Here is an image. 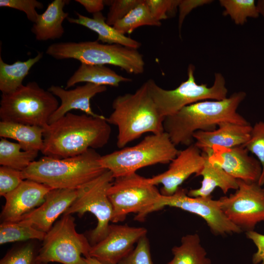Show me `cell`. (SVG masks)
<instances>
[{
  "instance_id": "6da1fadb",
  "label": "cell",
  "mask_w": 264,
  "mask_h": 264,
  "mask_svg": "<svg viewBox=\"0 0 264 264\" xmlns=\"http://www.w3.org/2000/svg\"><path fill=\"white\" fill-rule=\"evenodd\" d=\"M111 132L110 124L103 115L95 117L69 112L44 129L41 152L58 159L77 156L90 149L104 147Z\"/></svg>"
},
{
  "instance_id": "7a4b0ae2",
  "label": "cell",
  "mask_w": 264,
  "mask_h": 264,
  "mask_svg": "<svg viewBox=\"0 0 264 264\" xmlns=\"http://www.w3.org/2000/svg\"><path fill=\"white\" fill-rule=\"evenodd\" d=\"M246 96L245 92H235L221 100H207L187 106L176 113L165 117L164 131L176 146L194 143L198 131H212L223 122L250 124L237 111Z\"/></svg>"
},
{
  "instance_id": "3957f363",
  "label": "cell",
  "mask_w": 264,
  "mask_h": 264,
  "mask_svg": "<svg viewBox=\"0 0 264 264\" xmlns=\"http://www.w3.org/2000/svg\"><path fill=\"white\" fill-rule=\"evenodd\" d=\"M113 111L107 120L116 126V145L123 148L145 133L164 132V118L160 114L145 82L134 93L116 97L112 104Z\"/></svg>"
},
{
  "instance_id": "277c9868",
  "label": "cell",
  "mask_w": 264,
  "mask_h": 264,
  "mask_svg": "<svg viewBox=\"0 0 264 264\" xmlns=\"http://www.w3.org/2000/svg\"><path fill=\"white\" fill-rule=\"evenodd\" d=\"M101 157L92 149L62 159L44 156L32 162L22 171L23 176L51 189L77 190L107 170L100 163Z\"/></svg>"
},
{
  "instance_id": "5b68a950",
  "label": "cell",
  "mask_w": 264,
  "mask_h": 264,
  "mask_svg": "<svg viewBox=\"0 0 264 264\" xmlns=\"http://www.w3.org/2000/svg\"><path fill=\"white\" fill-rule=\"evenodd\" d=\"M45 53L57 60L73 59L83 64L112 65L130 74H142L145 69L143 55L137 49L97 41L54 43Z\"/></svg>"
},
{
  "instance_id": "8992f818",
  "label": "cell",
  "mask_w": 264,
  "mask_h": 264,
  "mask_svg": "<svg viewBox=\"0 0 264 264\" xmlns=\"http://www.w3.org/2000/svg\"><path fill=\"white\" fill-rule=\"evenodd\" d=\"M178 151L164 132L152 133L134 146L101 156L100 161L102 167L110 171L115 178L136 173L144 167L170 163Z\"/></svg>"
},
{
  "instance_id": "52a82bcc",
  "label": "cell",
  "mask_w": 264,
  "mask_h": 264,
  "mask_svg": "<svg viewBox=\"0 0 264 264\" xmlns=\"http://www.w3.org/2000/svg\"><path fill=\"white\" fill-rule=\"evenodd\" d=\"M59 106L55 96L36 82H30L11 93L1 94L0 118L45 129Z\"/></svg>"
},
{
  "instance_id": "ba28073f",
  "label": "cell",
  "mask_w": 264,
  "mask_h": 264,
  "mask_svg": "<svg viewBox=\"0 0 264 264\" xmlns=\"http://www.w3.org/2000/svg\"><path fill=\"white\" fill-rule=\"evenodd\" d=\"M195 70V66L190 64L187 68V79L171 90L161 88L153 79L146 81L150 94L164 118L192 104L207 100H221L227 97L225 80L221 73H215L214 83L208 87L207 84L196 82Z\"/></svg>"
},
{
  "instance_id": "9c48e42d",
  "label": "cell",
  "mask_w": 264,
  "mask_h": 264,
  "mask_svg": "<svg viewBox=\"0 0 264 264\" xmlns=\"http://www.w3.org/2000/svg\"><path fill=\"white\" fill-rule=\"evenodd\" d=\"M92 245L76 230L74 218L64 214L45 234L35 262L62 264H86Z\"/></svg>"
},
{
  "instance_id": "30bf717a",
  "label": "cell",
  "mask_w": 264,
  "mask_h": 264,
  "mask_svg": "<svg viewBox=\"0 0 264 264\" xmlns=\"http://www.w3.org/2000/svg\"><path fill=\"white\" fill-rule=\"evenodd\" d=\"M161 195L148 178L136 173L114 178L108 191L113 210L111 222L122 221L130 213L137 214L135 220L143 221Z\"/></svg>"
},
{
  "instance_id": "8fae6325",
  "label": "cell",
  "mask_w": 264,
  "mask_h": 264,
  "mask_svg": "<svg viewBox=\"0 0 264 264\" xmlns=\"http://www.w3.org/2000/svg\"><path fill=\"white\" fill-rule=\"evenodd\" d=\"M114 178L107 170L101 175L77 190V196L71 206L64 213L80 216L87 212L92 214L97 220L96 226L90 232L89 240L94 245L107 235L110 222H111L113 210L108 191Z\"/></svg>"
},
{
  "instance_id": "7c38bea8",
  "label": "cell",
  "mask_w": 264,
  "mask_h": 264,
  "mask_svg": "<svg viewBox=\"0 0 264 264\" xmlns=\"http://www.w3.org/2000/svg\"><path fill=\"white\" fill-rule=\"evenodd\" d=\"M238 188L233 194L218 200L227 219L242 231L254 230L264 221V188L258 182L238 179Z\"/></svg>"
},
{
  "instance_id": "4fadbf2b",
  "label": "cell",
  "mask_w": 264,
  "mask_h": 264,
  "mask_svg": "<svg viewBox=\"0 0 264 264\" xmlns=\"http://www.w3.org/2000/svg\"><path fill=\"white\" fill-rule=\"evenodd\" d=\"M188 191L180 187L172 195L162 194L152 207L149 214L166 206L176 207L202 218L210 231L216 235L240 233L242 231L231 222L220 209L219 200L211 196L207 197H192Z\"/></svg>"
},
{
  "instance_id": "5bb4252c",
  "label": "cell",
  "mask_w": 264,
  "mask_h": 264,
  "mask_svg": "<svg viewBox=\"0 0 264 264\" xmlns=\"http://www.w3.org/2000/svg\"><path fill=\"white\" fill-rule=\"evenodd\" d=\"M147 233V230L143 227L110 224L107 236L91 246L89 257L102 264H119Z\"/></svg>"
},
{
  "instance_id": "9a60e30c",
  "label": "cell",
  "mask_w": 264,
  "mask_h": 264,
  "mask_svg": "<svg viewBox=\"0 0 264 264\" xmlns=\"http://www.w3.org/2000/svg\"><path fill=\"white\" fill-rule=\"evenodd\" d=\"M205 159V154L193 143L178 151L166 171L148 178V180L155 186L161 184L160 193L162 195H172L191 176L195 174L197 176Z\"/></svg>"
},
{
  "instance_id": "2e32d148",
  "label": "cell",
  "mask_w": 264,
  "mask_h": 264,
  "mask_svg": "<svg viewBox=\"0 0 264 264\" xmlns=\"http://www.w3.org/2000/svg\"><path fill=\"white\" fill-rule=\"evenodd\" d=\"M202 152L211 163L219 166L237 179L257 182L260 179L261 164L257 159L249 154L243 146L232 148L214 146L210 150Z\"/></svg>"
},
{
  "instance_id": "e0dca14e",
  "label": "cell",
  "mask_w": 264,
  "mask_h": 264,
  "mask_svg": "<svg viewBox=\"0 0 264 264\" xmlns=\"http://www.w3.org/2000/svg\"><path fill=\"white\" fill-rule=\"evenodd\" d=\"M51 190L47 186L24 179L15 190L5 195L0 214L3 221H19L26 214L40 206Z\"/></svg>"
},
{
  "instance_id": "ac0fdd59",
  "label": "cell",
  "mask_w": 264,
  "mask_h": 264,
  "mask_svg": "<svg viewBox=\"0 0 264 264\" xmlns=\"http://www.w3.org/2000/svg\"><path fill=\"white\" fill-rule=\"evenodd\" d=\"M76 196L77 190L51 189L47 194L44 201L25 215L19 222L46 233L57 219L71 206Z\"/></svg>"
},
{
  "instance_id": "d6986e66",
  "label": "cell",
  "mask_w": 264,
  "mask_h": 264,
  "mask_svg": "<svg viewBox=\"0 0 264 264\" xmlns=\"http://www.w3.org/2000/svg\"><path fill=\"white\" fill-rule=\"evenodd\" d=\"M47 90L61 100V104L51 116L49 124L57 121L72 110H79L85 114L93 117H101L94 113L90 106V100L96 95L105 92L107 87L91 83H86L75 88L67 90L58 86L52 85Z\"/></svg>"
},
{
  "instance_id": "ffe728a7",
  "label": "cell",
  "mask_w": 264,
  "mask_h": 264,
  "mask_svg": "<svg viewBox=\"0 0 264 264\" xmlns=\"http://www.w3.org/2000/svg\"><path fill=\"white\" fill-rule=\"evenodd\" d=\"M252 126L231 122L220 123L212 131H198L193 137L194 144L201 151L211 150L214 146L232 148L243 146L249 139Z\"/></svg>"
},
{
  "instance_id": "44dd1931",
  "label": "cell",
  "mask_w": 264,
  "mask_h": 264,
  "mask_svg": "<svg viewBox=\"0 0 264 264\" xmlns=\"http://www.w3.org/2000/svg\"><path fill=\"white\" fill-rule=\"evenodd\" d=\"M66 0H54L48 4L46 10L39 14L31 30L39 41H46L61 38L65 33L63 22L68 17L64 11L69 2Z\"/></svg>"
},
{
  "instance_id": "7402d4cb",
  "label": "cell",
  "mask_w": 264,
  "mask_h": 264,
  "mask_svg": "<svg viewBox=\"0 0 264 264\" xmlns=\"http://www.w3.org/2000/svg\"><path fill=\"white\" fill-rule=\"evenodd\" d=\"M75 13L77 18L68 17L66 19L68 22L82 25L96 32L98 34L97 41H101L103 44H119L136 49L141 45L140 42L121 33L113 26L109 25L106 22V17L101 12L93 14L91 18L77 12Z\"/></svg>"
},
{
  "instance_id": "603a6c76",
  "label": "cell",
  "mask_w": 264,
  "mask_h": 264,
  "mask_svg": "<svg viewBox=\"0 0 264 264\" xmlns=\"http://www.w3.org/2000/svg\"><path fill=\"white\" fill-rule=\"evenodd\" d=\"M204 154L206 156L205 163L197 175L202 177L201 186L198 189H191L188 191V195L192 197H207L211 196L216 188H220L224 194L230 190H237L238 188V179L219 166L211 163L206 155Z\"/></svg>"
},
{
  "instance_id": "cb8c5ba5",
  "label": "cell",
  "mask_w": 264,
  "mask_h": 264,
  "mask_svg": "<svg viewBox=\"0 0 264 264\" xmlns=\"http://www.w3.org/2000/svg\"><path fill=\"white\" fill-rule=\"evenodd\" d=\"M132 81L131 79L119 75L105 66L81 63L67 81L65 88L67 89L82 82L117 87L121 83Z\"/></svg>"
},
{
  "instance_id": "d4e9b609",
  "label": "cell",
  "mask_w": 264,
  "mask_h": 264,
  "mask_svg": "<svg viewBox=\"0 0 264 264\" xmlns=\"http://www.w3.org/2000/svg\"><path fill=\"white\" fill-rule=\"evenodd\" d=\"M44 129L36 126L0 121V136L18 141L22 150L41 151Z\"/></svg>"
},
{
  "instance_id": "484cf974",
  "label": "cell",
  "mask_w": 264,
  "mask_h": 264,
  "mask_svg": "<svg viewBox=\"0 0 264 264\" xmlns=\"http://www.w3.org/2000/svg\"><path fill=\"white\" fill-rule=\"evenodd\" d=\"M39 52L34 58L25 61L17 60L12 64L5 63L0 57V90L2 94L11 93L22 86L32 66L43 57Z\"/></svg>"
},
{
  "instance_id": "4316f807",
  "label": "cell",
  "mask_w": 264,
  "mask_h": 264,
  "mask_svg": "<svg viewBox=\"0 0 264 264\" xmlns=\"http://www.w3.org/2000/svg\"><path fill=\"white\" fill-rule=\"evenodd\" d=\"M172 252L173 257L167 264H211L197 233L183 236L180 244L174 246Z\"/></svg>"
},
{
  "instance_id": "83f0119b",
  "label": "cell",
  "mask_w": 264,
  "mask_h": 264,
  "mask_svg": "<svg viewBox=\"0 0 264 264\" xmlns=\"http://www.w3.org/2000/svg\"><path fill=\"white\" fill-rule=\"evenodd\" d=\"M38 151L22 150L18 143L12 142L6 138L0 140V164L23 171L35 161Z\"/></svg>"
},
{
  "instance_id": "f1b7e54d",
  "label": "cell",
  "mask_w": 264,
  "mask_h": 264,
  "mask_svg": "<svg viewBox=\"0 0 264 264\" xmlns=\"http://www.w3.org/2000/svg\"><path fill=\"white\" fill-rule=\"evenodd\" d=\"M161 22L156 20L149 11L144 0L131 10L122 19L113 25L121 33L131 34L136 28L142 26H160Z\"/></svg>"
},
{
  "instance_id": "f546056e",
  "label": "cell",
  "mask_w": 264,
  "mask_h": 264,
  "mask_svg": "<svg viewBox=\"0 0 264 264\" xmlns=\"http://www.w3.org/2000/svg\"><path fill=\"white\" fill-rule=\"evenodd\" d=\"M45 233L19 221H3L0 225V244L29 240L43 241Z\"/></svg>"
},
{
  "instance_id": "4dcf8cb0",
  "label": "cell",
  "mask_w": 264,
  "mask_h": 264,
  "mask_svg": "<svg viewBox=\"0 0 264 264\" xmlns=\"http://www.w3.org/2000/svg\"><path fill=\"white\" fill-rule=\"evenodd\" d=\"M219 2L224 9L223 15L229 16L237 25H243L248 18L260 15L254 0H220Z\"/></svg>"
},
{
  "instance_id": "1f68e13d",
  "label": "cell",
  "mask_w": 264,
  "mask_h": 264,
  "mask_svg": "<svg viewBox=\"0 0 264 264\" xmlns=\"http://www.w3.org/2000/svg\"><path fill=\"white\" fill-rule=\"evenodd\" d=\"M249 152L254 154L262 167V173L258 184L264 185V121H259L252 126L250 136L243 145Z\"/></svg>"
},
{
  "instance_id": "d6a6232c",
  "label": "cell",
  "mask_w": 264,
  "mask_h": 264,
  "mask_svg": "<svg viewBox=\"0 0 264 264\" xmlns=\"http://www.w3.org/2000/svg\"><path fill=\"white\" fill-rule=\"evenodd\" d=\"M37 252L34 245L25 244L8 251L0 260V264H33Z\"/></svg>"
},
{
  "instance_id": "836d02e7",
  "label": "cell",
  "mask_w": 264,
  "mask_h": 264,
  "mask_svg": "<svg viewBox=\"0 0 264 264\" xmlns=\"http://www.w3.org/2000/svg\"><path fill=\"white\" fill-rule=\"evenodd\" d=\"M153 16L161 21L176 14L180 0H144Z\"/></svg>"
},
{
  "instance_id": "e575fe53",
  "label": "cell",
  "mask_w": 264,
  "mask_h": 264,
  "mask_svg": "<svg viewBox=\"0 0 264 264\" xmlns=\"http://www.w3.org/2000/svg\"><path fill=\"white\" fill-rule=\"evenodd\" d=\"M142 0H114L108 1L110 8L106 17V22L113 26L122 19Z\"/></svg>"
},
{
  "instance_id": "d590c367",
  "label": "cell",
  "mask_w": 264,
  "mask_h": 264,
  "mask_svg": "<svg viewBox=\"0 0 264 264\" xmlns=\"http://www.w3.org/2000/svg\"><path fill=\"white\" fill-rule=\"evenodd\" d=\"M24 180L22 171L1 166L0 195L4 197L17 188Z\"/></svg>"
},
{
  "instance_id": "8d00e7d4",
  "label": "cell",
  "mask_w": 264,
  "mask_h": 264,
  "mask_svg": "<svg viewBox=\"0 0 264 264\" xmlns=\"http://www.w3.org/2000/svg\"><path fill=\"white\" fill-rule=\"evenodd\" d=\"M119 264H153L147 235L140 238L132 252Z\"/></svg>"
},
{
  "instance_id": "74e56055",
  "label": "cell",
  "mask_w": 264,
  "mask_h": 264,
  "mask_svg": "<svg viewBox=\"0 0 264 264\" xmlns=\"http://www.w3.org/2000/svg\"><path fill=\"white\" fill-rule=\"evenodd\" d=\"M0 7H9L22 11L29 21L35 23L39 15L36 9H43L44 5L36 0H0Z\"/></svg>"
},
{
  "instance_id": "f35d334b",
  "label": "cell",
  "mask_w": 264,
  "mask_h": 264,
  "mask_svg": "<svg viewBox=\"0 0 264 264\" xmlns=\"http://www.w3.org/2000/svg\"><path fill=\"white\" fill-rule=\"evenodd\" d=\"M212 1L211 0H180L178 7L179 34L185 18L194 9Z\"/></svg>"
},
{
  "instance_id": "ab89813d",
  "label": "cell",
  "mask_w": 264,
  "mask_h": 264,
  "mask_svg": "<svg viewBox=\"0 0 264 264\" xmlns=\"http://www.w3.org/2000/svg\"><path fill=\"white\" fill-rule=\"evenodd\" d=\"M247 238L251 240L257 247V250L252 256L253 264H264V235L254 230L246 232Z\"/></svg>"
},
{
  "instance_id": "60d3db41",
  "label": "cell",
  "mask_w": 264,
  "mask_h": 264,
  "mask_svg": "<svg viewBox=\"0 0 264 264\" xmlns=\"http://www.w3.org/2000/svg\"><path fill=\"white\" fill-rule=\"evenodd\" d=\"M81 4L86 11L92 14L101 12L105 7V0H76Z\"/></svg>"
},
{
  "instance_id": "b9f144b4",
  "label": "cell",
  "mask_w": 264,
  "mask_h": 264,
  "mask_svg": "<svg viewBox=\"0 0 264 264\" xmlns=\"http://www.w3.org/2000/svg\"><path fill=\"white\" fill-rule=\"evenodd\" d=\"M257 6L260 13L264 18V0H259L258 1Z\"/></svg>"
},
{
  "instance_id": "7bdbcfd3",
  "label": "cell",
  "mask_w": 264,
  "mask_h": 264,
  "mask_svg": "<svg viewBox=\"0 0 264 264\" xmlns=\"http://www.w3.org/2000/svg\"><path fill=\"white\" fill-rule=\"evenodd\" d=\"M86 264H102L97 260L92 257L86 258Z\"/></svg>"
},
{
  "instance_id": "ee69618b",
  "label": "cell",
  "mask_w": 264,
  "mask_h": 264,
  "mask_svg": "<svg viewBox=\"0 0 264 264\" xmlns=\"http://www.w3.org/2000/svg\"><path fill=\"white\" fill-rule=\"evenodd\" d=\"M33 264H49V263H39V262H36L34 261V263Z\"/></svg>"
}]
</instances>
